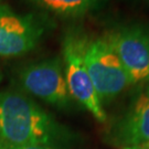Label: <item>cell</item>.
<instances>
[{"mask_svg": "<svg viewBox=\"0 0 149 149\" xmlns=\"http://www.w3.org/2000/svg\"><path fill=\"white\" fill-rule=\"evenodd\" d=\"M59 135L53 118L30 97L0 91V146H48Z\"/></svg>", "mask_w": 149, "mask_h": 149, "instance_id": "obj_1", "label": "cell"}, {"mask_svg": "<svg viewBox=\"0 0 149 149\" xmlns=\"http://www.w3.org/2000/svg\"><path fill=\"white\" fill-rule=\"evenodd\" d=\"M83 59L101 103L111 101L132 85L126 70L107 37H84Z\"/></svg>", "mask_w": 149, "mask_h": 149, "instance_id": "obj_2", "label": "cell"}, {"mask_svg": "<svg viewBox=\"0 0 149 149\" xmlns=\"http://www.w3.org/2000/svg\"><path fill=\"white\" fill-rule=\"evenodd\" d=\"M84 37L69 33L63 41L64 77L70 96L79 102L100 123L106 120L102 103L91 81L83 59Z\"/></svg>", "mask_w": 149, "mask_h": 149, "instance_id": "obj_3", "label": "cell"}, {"mask_svg": "<svg viewBox=\"0 0 149 149\" xmlns=\"http://www.w3.org/2000/svg\"><path fill=\"white\" fill-rule=\"evenodd\" d=\"M22 87L36 97L58 107H66L71 101L62 61L44 60L24 66L19 74Z\"/></svg>", "mask_w": 149, "mask_h": 149, "instance_id": "obj_4", "label": "cell"}, {"mask_svg": "<svg viewBox=\"0 0 149 149\" xmlns=\"http://www.w3.org/2000/svg\"><path fill=\"white\" fill-rule=\"evenodd\" d=\"M44 31L41 19L0 6V56H19L30 52L40 42Z\"/></svg>", "mask_w": 149, "mask_h": 149, "instance_id": "obj_5", "label": "cell"}, {"mask_svg": "<svg viewBox=\"0 0 149 149\" xmlns=\"http://www.w3.org/2000/svg\"><path fill=\"white\" fill-rule=\"evenodd\" d=\"M132 84L149 80V32L141 27L123 28L107 36Z\"/></svg>", "mask_w": 149, "mask_h": 149, "instance_id": "obj_6", "label": "cell"}, {"mask_svg": "<svg viewBox=\"0 0 149 149\" xmlns=\"http://www.w3.org/2000/svg\"><path fill=\"white\" fill-rule=\"evenodd\" d=\"M119 139L127 147L149 144V97L141 94L122 122Z\"/></svg>", "mask_w": 149, "mask_h": 149, "instance_id": "obj_7", "label": "cell"}, {"mask_svg": "<svg viewBox=\"0 0 149 149\" xmlns=\"http://www.w3.org/2000/svg\"><path fill=\"white\" fill-rule=\"evenodd\" d=\"M44 10L63 18H77L96 10L105 0H31Z\"/></svg>", "mask_w": 149, "mask_h": 149, "instance_id": "obj_8", "label": "cell"}, {"mask_svg": "<svg viewBox=\"0 0 149 149\" xmlns=\"http://www.w3.org/2000/svg\"><path fill=\"white\" fill-rule=\"evenodd\" d=\"M0 149H54L49 146H22V147H7L0 146Z\"/></svg>", "mask_w": 149, "mask_h": 149, "instance_id": "obj_9", "label": "cell"}, {"mask_svg": "<svg viewBox=\"0 0 149 149\" xmlns=\"http://www.w3.org/2000/svg\"><path fill=\"white\" fill-rule=\"evenodd\" d=\"M139 149H149V144L143 145V146H138Z\"/></svg>", "mask_w": 149, "mask_h": 149, "instance_id": "obj_10", "label": "cell"}, {"mask_svg": "<svg viewBox=\"0 0 149 149\" xmlns=\"http://www.w3.org/2000/svg\"><path fill=\"white\" fill-rule=\"evenodd\" d=\"M124 149H139V147H125Z\"/></svg>", "mask_w": 149, "mask_h": 149, "instance_id": "obj_11", "label": "cell"}, {"mask_svg": "<svg viewBox=\"0 0 149 149\" xmlns=\"http://www.w3.org/2000/svg\"><path fill=\"white\" fill-rule=\"evenodd\" d=\"M146 95L149 97V86H148V88H147V92H146Z\"/></svg>", "mask_w": 149, "mask_h": 149, "instance_id": "obj_12", "label": "cell"}, {"mask_svg": "<svg viewBox=\"0 0 149 149\" xmlns=\"http://www.w3.org/2000/svg\"><path fill=\"white\" fill-rule=\"evenodd\" d=\"M1 79H2V76H1V72H0V81H1Z\"/></svg>", "mask_w": 149, "mask_h": 149, "instance_id": "obj_13", "label": "cell"}]
</instances>
